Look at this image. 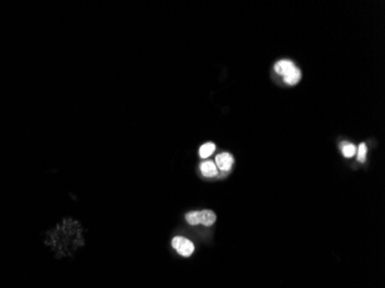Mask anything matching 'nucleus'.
I'll use <instances>...</instances> for the list:
<instances>
[{
  "mask_svg": "<svg viewBox=\"0 0 385 288\" xmlns=\"http://www.w3.org/2000/svg\"><path fill=\"white\" fill-rule=\"evenodd\" d=\"M186 220L189 225L195 226L201 224L203 226H213L217 220L216 213L213 210H202V211H192L186 214Z\"/></svg>",
  "mask_w": 385,
  "mask_h": 288,
  "instance_id": "1",
  "label": "nucleus"
},
{
  "mask_svg": "<svg viewBox=\"0 0 385 288\" xmlns=\"http://www.w3.org/2000/svg\"><path fill=\"white\" fill-rule=\"evenodd\" d=\"M172 247L175 249L179 255L184 256V257H189L195 251L194 243L184 236H174L172 239Z\"/></svg>",
  "mask_w": 385,
  "mask_h": 288,
  "instance_id": "2",
  "label": "nucleus"
},
{
  "mask_svg": "<svg viewBox=\"0 0 385 288\" xmlns=\"http://www.w3.org/2000/svg\"><path fill=\"white\" fill-rule=\"evenodd\" d=\"M234 163L233 156L229 152H221L219 155L216 156L214 158V164H216L218 171L220 172H230L232 169Z\"/></svg>",
  "mask_w": 385,
  "mask_h": 288,
  "instance_id": "3",
  "label": "nucleus"
},
{
  "mask_svg": "<svg viewBox=\"0 0 385 288\" xmlns=\"http://www.w3.org/2000/svg\"><path fill=\"white\" fill-rule=\"evenodd\" d=\"M200 169H201V173L204 175L205 178H214L217 177L218 171L216 164H214V162L213 161H204L201 163L200 165Z\"/></svg>",
  "mask_w": 385,
  "mask_h": 288,
  "instance_id": "4",
  "label": "nucleus"
},
{
  "mask_svg": "<svg viewBox=\"0 0 385 288\" xmlns=\"http://www.w3.org/2000/svg\"><path fill=\"white\" fill-rule=\"evenodd\" d=\"M300 80H301V72L299 68H297V67L292 68L286 75H284V82L290 85L297 84Z\"/></svg>",
  "mask_w": 385,
  "mask_h": 288,
  "instance_id": "5",
  "label": "nucleus"
},
{
  "mask_svg": "<svg viewBox=\"0 0 385 288\" xmlns=\"http://www.w3.org/2000/svg\"><path fill=\"white\" fill-rule=\"evenodd\" d=\"M294 67L295 65L291 62V60H280V62H277V65L275 66V69L278 74L284 76L286 75L292 68H294Z\"/></svg>",
  "mask_w": 385,
  "mask_h": 288,
  "instance_id": "6",
  "label": "nucleus"
},
{
  "mask_svg": "<svg viewBox=\"0 0 385 288\" xmlns=\"http://www.w3.org/2000/svg\"><path fill=\"white\" fill-rule=\"evenodd\" d=\"M214 150H216V145H214L213 142L205 143L200 148V157L203 159L209 158V157L214 152Z\"/></svg>",
  "mask_w": 385,
  "mask_h": 288,
  "instance_id": "7",
  "label": "nucleus"
},
{
  "mask_svg": "<svg viewBox=\"0 0 385 288\" xmlns=\"http://www.w3.org/2000/svg\"><path fill=\"white\" fill-rule=\"evenodd\" d=\"M355 153H357V148H355L354 144L346 143L342 145V155H344L346 158H352Z\"/></svg>",
  "mask_w": 385,
  "mask_h": 288,
  "instance_id": "8",
  "label": "nucleus"
},
{
  "mask_svg": "<svg viewBox=\"0 0 385 288\" xmlns=\"http://www.w3.org/2000/svg\"><path fill=\"white\" fill-rule=\"evenodd\" d=\"M357 152H358V161L360 163H364L365 157H367V145H365L364 143H361L360 145H359Z\"/></svg>",
  "mask_w": 385,
  "mask_h": 288,
  "instance_id": "9",
  "label": "nucleus"
}]
</instances>
